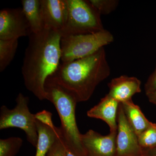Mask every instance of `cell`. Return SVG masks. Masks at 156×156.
I'll use <instances>...</instances> for the list:
<instances>
[{
  "label": "cell",
  "instance_id": "cell-1",
  "mask_svg": "<svg viewBox=\"0 0 156 156\" xmlns=\"http://www.w3.org/2000/svg\"><path fill=\"white\" fill-rule=\"evenodd\" d=\"M61 33L44 28L29 36L21 72L26 89L39 99L47 100L45 85L61 61Z\"/></svg>",
  "mask_w": 156,
  "mask_h": 156
},
{
  "label": "cell",
  "instance_id": "cell-2",
  "mask_svg": "<svg viewBox=\"0 0 156 156\" xmlns=\"http://www.w3.org/2000/svg\"><path fill=\"white\" fill-rule=\"evenodd\" d=\"M110 73L103 48L89 56L62 62L49 78L66 89L80 102L89 100L96 87L108 77Z\"/></svg>",
  "mask_w": 156,
  "mask_h": 156
},
{
  "label": "cell",
  "instance_id": "cell-3",
  "mask_svg": "<svg viewBox=\"0 0 156 156\" xmlns=\"http://www.w3.org/2000/svg\"><path fill=\"white\" fill-rule=\"evenodd\" d=\"M47 100L55 107L60 118L59 127L65 143L76 156H87L78 129L76 118V108L77 101L66 89L48 78L45 85Z\"/></svg>",
  "mask_w": 156,
  "mask_h": 156
},
{
  "label": "cell",
  "instance_id": "cell-4",
  "mask_svg": "<svg viewBox=\"0 0 156 156\" xmlns=\"http://www.w3.org/2000/svg\"><path fill=\"white\" fill-rule=\"evenodd\" d=\"M113 41V35L105 29L95 33L62 37V62L92 55Z\"/></svg>",
  "mask_w": 156,
  "mask_h": 156
},
{
  "label": "cell",
  "instance_id": "cell-5",
  "mask_svg": "<svg viewBox=\"0 0 156 156\" xmlns=\"http://www.w3.org/2000/svg\"><path fill=\"white\" fill-rule=\"evenodd\" d=\"M68 17L62 36L95 33L104 29L100 14L89 1L66 0Z\"/></svg>",
  "mask_w": 156,
  "mask_h": 156
},
{
  "label": "cell",
  "instance_id": "cell-6",
  "mask_svg": "<svg viewBox=\"0 0 156 156\" xmlns=\"http://www.w3.org/2000/svg\"><path fill=\"white\" fill-rule=\"evenodd\" d=\"M14 108L9 109L2 105L0 109V130L11 128H20L24 131L27 139L31 144L36 147L38 132L35 115L30 111L29 98L21 93L16 98Z\"/></svg>",
  "mask_w": 156,
  "mask_h": 156
},
{
  "label": "cell",
  "instance_id": "cell-7",
  "mask_svg": "<svg viewBox=\"0 0 156 156\" xmlns=\"http://www.w3.org/2000/svg\"><path fill=\"white\" fill-rule=\"evenodd\" d=\"M117 122L115 156H140L144 154V150L140 145L137 135L128 122L121 103L118 108Z\"/></svg>",
  "mask_w": 156,
  "mask_h": 156
},
{
  "label": "cell",
  "instance_id": "cell-8",
  "mask_svg": "<svg viewBox=\"0 0 156 156\" xmlns=\"http://www.w3.org/2000/svg\"><path fill=\"white\" fill-rule=\"evenodd\" d=\"M32 33L22 8L4 9L0 11V39H18Z\"/></svg>",
  "mask_w": 156,
  "mask_h": 156
},
{
  "label": "cell",
  "instance_id": "cell-9",
  "mask_svg": "<svg viewBox=\"0 0 156 156\" xmlns=\"http://www.w3.org/2000/svg\"><path fill=\"white\" fill-rule=\"evenodd\" d=\"M117 132L104 136L92 130L81 134L87 156H115Z\"/></svg>",
  "mask_w": 156,
  "mask_h": 156
},
{
  "label": "cell",
  "instance_id": "cell-10",
  "mask_svg": "<svg viewBox=\"0 0 156 156\" xmlns=\"http://www.w3.org/2000/svg\"><path fill=\"white\" fill-rule=\"evenodd\" d=\"M44 28L62 32L68 17L66 0H41Z\"/></svg>",
  "mask_w": 156,
  "mask_h": 156
},
{
  "label": "cell",
  "instance_id": "cell-11",
  "mask_svg": "<svg viewBox=\"0 0 156 156\" xmlns=\"http://www.w3.org/2000/svg\"><path fill=\"white\" fill-rule=\"evenodd\" d=\"M141 82L135 77L121 76L108 84V95L120 103L132 100L133 95L141 91Z\"/></svg>",
  "mask_w": 156,
  "mask_h": 156
},
{
  "label": "cell",
  "instance_id": "cell-12",
  "mask_svg": "<svg viewBox=\"0 0 156 156\" xmlns=\"http://www.w3.org/2000/svg\"><path fill=\"white\" fill-rule=\"evenodd\" d=\"M119 104L107 94L99 103L87 112V116L104 121L109 127L110 132H117V115Z\"/></svg>",
  "mask_w": 156,
  "mask_h": 156
},
{
  "label": "cell",
  "instance_id": "cell-13",
  "mask_svg": "<svg viewBox=\"0 0 156 156\" xmlns=\"http://www.w3.org/2000/svg\"><path fill=\"white\" fill-rule=\"evenodd\" d=\"M121 104L128 122L137 136L151 125L152 123L146 118L139 106L132 100Z\"/></svg>",
  "mask_w": 156,
  "mask_h": 156
},
{
  "label": "cell",
  "instance_id": "cell-14",
  "mask_svg": "<svg viewBox=\"0 0 156 156\" xmlns=\"http://www.w3.org/2000/svg\"><path fill=\"white\" fill-rule=\"evenodd\" d=\"M38 141L35 156H46L58 136L57 127L45 125L36 119Z\"/></svg>",
  "mask_w": 156,
  "mask_h": 156
},
{
  "label": "cell",
  "instance_id": "cell-15",
  "mask_svg": "<svg viewBox=\"0 0 156 156\" xmlns=\"http://www.w3.org/2000/svg\"><path fill=\"white\" fill-rule=\"evenodd\" d=\"M22 10L28 21L32 33L37 34L44 29L41 0H22Z\"/></svg>",
  "mask_w": 156,
  "mask_h": 156
},
{
  "label": "cell",
  "instance_id": "cell-16",
  "mask_svg": "<svg viewBox=\"0 0 156 156\" xmlns=\"http://www.w3.org/2000/svg\"><path fill=\"white\" fill-rule=\"evenodd\" d=\"M18 39H0V72H2L14 58L17 47Z\"/></svg>",
  "mask_w": 156,
  "mask_h": 156
},
{
  "label": "cell",
  "instance_id": "cell-17",
  "mask_svg": "<svg viewBox=\"0 0 156 156\" xmlns=\"http://www.w3.org/2000/svg\"><path fill=\"white\" fill-rule=\"evenodd\" d=\"M23 140L19 137L0 140V156H15L23 145Z\"/></svg>",
  "mask_w": 156,
  "mask_h": 156
},
{
  "label": "cell",
  "instance_id": "cell-18",
  "mask_svg": "<svg viewBox=\"0 0 156 156\" xmlns=\"http://www.w3.org/2000/svg\"><path fill=\"white\" fill-rule=\"evenodd\" d=\"M140 145L143 149L156 147V124L152 123L147 129L138 136Z\"/></svg>",
  "mask_w": 156,
  "mask_h": 156
},
{
  "label": "cell",
  "instance_id": "cell-19",
  "mask_svg": "<svg viewBox=\"0 0 156 156\" xmlns=\"http://www.w3.org/2000/svg\"><path fill=\"white\" fill-rule=\"evenodd\" d=\"M91 5L99 14H109L116 9L118 1L113 0H90Z\"/></svg>",
  "mask_w": 156,
  "mask_h": 156
},
{
  "label": "cell",
  "instance_id": "cell-20",
  "mask_svg": "<svg viewBox=\"0 0 156 156\" xmlns=\"http://www.w3.org/2000/svg\"><path fill=\"white\" fill-rule=\"evenodd\" d=\"M58 129V136L56 141L50 148L46 156H66L63 138L62 136L59 127Z\"/></svg>",
  "mask_w": 156,
  "mask_h": 156
},
{
  "label": "cell",
  "instance_id": "cell-21",
  "mask_svg": "<svg viewBox=\"0 0 156 156\" xmlns=\"http://www.w3.org/2000/svg\"><path fill=\"white\" fill-rule=\"evenodd\" d=\"M34 115L35 119L43 124L51 127L54 126L52 119V114L50 112L44 110Z\"/></svg>",
  "mask_w": 156,
  "mask_h": 156
},
{
  "label": "cell",
  "instance_id": "cell-22",
  "mask_svg": "<svg viewBox=\"0 0 156 156\" xmlns=\"http://www.w3.org/2000/svg\"><path fill=\"white\" fill-rule=\"evenodd\" d=\"M146 94L156 90V65L153 73L150 76L144 86Z\"/></svg>",
  "mask_w": 156,
  "mask_h": 156
},
{
  "label": "cell",
  "instance_id": "cell-23",
  "mask_svg": "<svg viewBox=\"0 0 156 156\" xmlns=\"http://www.w3.org/2000/svg\"><path fill=\"white\" fill-rule=\"evenodd\" d=\"M146 95L150 102L156 105V90L146 94Z\"/></svg>",
  "mask_w": 156,
  "mask_h": 156
},
{
  "label": "cell",
  "instance_id": "cell-24",
  "mask_svg": "<svg viewBox=\"0 0 156 156\" xmlns=\"http://www.w3.org/2000/svg\"><path fill=\"white\" fill-rule=\"evenodd\" d=\"M147 156H156V147L144 151Z\"/></svg>",
  "mask_w": 156,
  "mask_h": 156
},
{
  "label": "cell",
  "instance_id": "cell-25",
  "mask_svg": "<svg viewBox=\"0 0 156 156\" xmlns=\"http://www.w3.org/2000/svg\"><path fill=\"white\" fill-rule=\"evenodd\" d=\"M64 141V140H63ZM64 144H65V151H66V156H76V155H75L72 152L70 151V150L69 148V147H68L66 145L64 141Z\"/></svg>",
  "mask_w": 156,
  "mask_h": 156
},
{
  "label": "cell",
  "instance_id": "cell-26",
  "mask_svg": "<svg viewBox=\"0 0 156 156\" xmlns=\"http://www.w3.org/2000/svg\"><path fill=\"white\" fill-rule=\"evenodd\" d=\"M140 156H147L146 154L145 153V152H144V154Z\"/></svg>",
  "mask_w": 156,
  "mask_h": 156
}]
</instances>
